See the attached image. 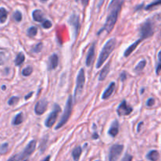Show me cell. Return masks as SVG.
I'll list each match as a JSON object with an SVG mask.
<instances>
[{"label": "cell", "instance_id": "obj_1", "mask_svg": "<svg viewBox=\"0 0 161 161\" xmlns=\"http://www.w3.org/2000/svg\"><path fill=\"white\" fill-rule=\"evenodd\" d=\"M124 0H111L110 5L108 6V16L107 18L106 23L104 24L101 30L98 33V35L100 34L103 31H107L108 33H111V30L114 29V25L116 24L117 19H118V14L121 10L122 6L123 4Z\"/></svg>", "mask_w": 161, "mask_h": 161}, {"label": "cell", "instance_id": "obj_2", "mask_svg": "<svg viewBox=\"0 0 161 161\" xmlns=\"http://www.w3.org/2000/svg\"><path fill=\"white\" fill-rule=\"evenodd\" d=\"M115 46H116V40L114 38H111V39L107 41V43L103 47L102 50L100 51V55H99V58H98L96 66V67L97 69H100V66L104 63V62L108 59L111 53L114 51Z\"/></svg>", "mask_w": 161, "mask_h": 161}, {"label": "cell", "instance_id": "obj_3", "mask_svg": "<svg viewBox=\"0 0 161 161\" xmlns=\"http://www.w3.org/2000/svg\"><path fill=\"white\" fill-rule=\"evenodd\" d=\"M72 108H73V96L69 95L68 97L66 103L65 109H64V113L62 115V118L58 123V125L55 127V130H59L61 127H63L64 125L68 122L69 117L71 115L72 113Z\"/></svg>", "mask_w": 161, "mask_h": 161}, {"label": "cell", "instance_id": "obj_4", "mask_svg": "<svg viewBox=\"0 0 161 161\" xmlns=\"http://www.w3.org/2000/svg\"><path fill=\"white\" fill-rule=\"evenodd\" d=\"M36 145H37V141L35 140H32L27 145V146L24 148V149L21 153L16 154V155L13 156L12 157H10V159L7 161H21L27 158L28 156L32 154L34 152L35 149H36Z\"/></svg>", "mask_w": 161, "mask_h": 161}, {"label": "cell", "instance_id": "obj_5", "mask_svg": "<svg viewBox=\"0 0 161 161\" xmlns=\"http://www.w3.org/2000/svg\"><path fill=\"white\" fill-rule=\"evenodd\" d=\"M85 82V70L84 69H81L78 72V77H77V82H76V88L74 89V98H77L79 95H81L83 91L84 85Z\"/></svg>", "mask_w": 161, "mask_h": 161}, {"label": "cell", "instance_id": "obj_6", "mask_svg": "<svg viewBox=\"0 0 161 161\" xmlns=\"http://www.w3.org/2000/svg\"><path fill=\"white\" fill-rule=\"evenodd\" d=\"M139 33H140V36H141V40L147 39V38L152 37L153 33H154V32H153V23L149 20L146 21L143 23V24H141V26L140 27Z\"/></svg>", "mask_w": 161, "mask_h": 161}, {"label": "cell", "instance_id": "obj_7", "mask_svg": "<svg viewBox=\"0 0 161 161\" xmlns=\"http://www.w3.org/2000/svg\"><path fill=\"white\" fill-rule=\"evenodd\" d=\"M61 111V108L59 106V104H55L54 105L53 110L51 112V114H49L47 118L45 121V126L48 128L51 127L55 123L57 118L59 116V112Z\"/></svg>", "mask_w": 161, "mask_h": 161}, {"label": "cell", "instance_id": "obj_8", "mask_svg": "<svg viewBox=\"0 0 161 161\" xmlns=\"http://www.w3.org/2000/svg\"><path fill=\"white\" fill-rule=\"evenodd\" d=\"M124 146L122 145H114L111 147L109 152V161H117L121 155Z\"/></svg>", "mask_w": 161, "mask_h": 161}, {"label": "cell", "instance_id": "obj_9", "mask_svg": "<svg viewBox=\"0 0 161 161\" xmlns=\"http://www.w3.org/2000/svg\"><path fill=\"white\" fill-rule=\"evenodd\" d=\"M133 111V108L127 104L126 100H122V102L118 105L117 108V114L118 116H126L130 114Z\"/></svg>", "mask_w": 161, "mask_h": 161}, {"label": "cell", "instance_id": "obj_10", "mask_svg": "<svg viewBox=\"0 0 161 161\" xmlns=\"http://www.w3.org/2000/svg\"><path fill=\"white\" fill-rule=\"evenodd\" d=\"M47 108V101L46 100H40L35 105L34 111L37 115H41L46 111Z\"/></svg>", "mask_w": 161, "mask_h": 161}, {"label": "cell", "instance_id": "obj_11", "mask_svg": "<svg viewBox=\"0 0 161 161\" xmlns=\"http://www.w3.org/2000/svg\"><path fill=\"white\" fill-rule=\"evenodd\" d=\"M68 22L70 25L73 27L74 31H75V36L77 37L79 32L80 27H81V24H80V18L79 16L77 14H73L70 16V18L68 20Z\"/></svg>", "mask_w": 161, "mask_h": 161}, {"label": "cell", "instance_id": "obj_12", "mask_svg": "<svg viewBox=\"0 0 161 161\" xmlns=\"http://www.w3.org/2000/svg\"><path fill=\"white\" fill-rule=\"evenodd\" d=\"M95 49H96V43H93L91 45L86 56L85 64L87 66H90L93 63V59L95 57Z\"/></svg>", "mask_w": 161, "mask_h": 161}, {"label": "cell", "instance_id": "obj_13", "mask_svg": "<svg viewBox=\"0 0 161 161\" xmlns=\"http://www.w3.org/2000/svg\"><path fill=\"white\" fill-rule=\"evenodd\" d=\"M59 65V57L56 54H53L49 57V64H48V69L50 70L51 69H55Z\"/></svg>", "mask_w": 161, "mask_h": 161}, {"label": "cell", "instance_id": "obj_14", "mask_svg": "<svg viewBox=\"0 0 161 161\" xmlns=\"http://www.w3.org/2000/svg\"><path fill=\"white\" fill-rule=\"evenodd\" d=\"M118 128H119V127H118V121L114 120L111 123V126L110 129L108 130V134L113 137H116L117 134H118Z\"/></svg>", "mask_w": 161, "mask_h": 161}, {"label": "cell", "instance_id": "obj_15", "mask_svg": "<svg viewBox=\"0 0 161 161\" xmlns=\"http://www.w3.org/2000/svg\"><path fill=\"white\" fill-rule=\"evenodd\" d=\"M114 88H115V83H114V82H111V83L109 85V86L108 87V89H107L104 92V93H103L102 95L103 100H106V99L110 97V96L112 95L113 92H114Z\"/></svg>", "mask_w": 161, "mask_h": 161}, {"label": "cell", "instance_id": "obj_16", "mask_svg": "<svg viewBox=\"0 0 161 161\" xmlns=\"http://www.w3.org/2000/svg\"><path fill=\"white\" fill-rule=\"evenodd\" d=\"M141 41H142V40L139 39V40H137L135 41L134 43H133V44H131L130 46V47H129L128 48H127V50L125 51V52H124V56H125V57H128L129 55H130V54L132 53L133 51H134L135 49L137 48V47L138 46L139 44H140V43H141Z\"/></svg>", "mask_w": 161, "mask_h": 161}, {"label": "cell", "instance_id": "obj_17", "mask_svg": "<svg viewBox=\"0 0 161 161\" xmlns=\"http://www.w3.org/2000/svg\"><path fill=\"white\" fill-rule=\"evenodd\" d=\"M109 71H110V63L106 64V66L100 70V73H99V81H101V82L104 81L107 78Z\"/></svg>", "mask_w": 161, "mask_h": 161}, {"label": "cell", "instance_id": "obj_18", "mask_svg": "<svg viewBox=\"0 0 161 161\" xmlns=\"http://www.w3.org/2000/svg\"><path fill=\"white\" fill-rule=\"evenodd\" d=\"M33 20L37 21V22H43L44 21L43 14L40 10H35L33 12Z\"/></svg>", "mask_w": 161, "mask_h": 161}, {"label": "cell", "instance_id": "obj_19", "mask_svg": "<svg viewBox=\"0 0 161 161\" xmlns=\"http://www.w3.org/2000/svg\"><path fill=\"white\" fill-rule=\"evenodd\" d=\"M147 159L151 161H157L159 158V154L156 150H152L146 156Z\"/></svg>", "mask_w": 161, "mask_h": 161}, {"label": "cell", "instance_id": "obj_20", "mask_svg": "<svg viewBox=\"0 0 161 161\" xmlns=\"http://www.w3.org/2000/svg\"><path fill=\"white\" fill-rule=\"evenodd\" d=\"M82 153V149L81 146L76 147L75 149H73V152H72V156H73V159L74 161H79L80 156H81V154Z\"/></svg>", "mask_w": 161, "mask_h": 161}, {"label": "cell", "instance_id": "obj_21", "mask_svg": "<svg viewBox=\"0 0 161 161\" xmlns=\"http://www.w3.org/2000/svg\"><path fill=\"white\" fill-rule=\"evenodd\" d=\"M7 16H8V12L3 7L0 8V23H4L7 19Z\"/></svg>", "mask_w": 161, "mask_h": 161}, {"label": "cell", "instance_id": "obj_22", "mask_svg": "<svg viewBox=\"0 0 161 161\" xmlns=\"http://www.w3.org/2000/svg\"><path fill=\"white\" fill-rule=\"evenodd\" d=\"M23 120H24V118H23V114L21 112L19 113V114H17L16 116L14 117L12 123L13 125H15V126H17V125H20L21 123H22Z\"/></svg>", "mask_w": 161, "mask_h": 161}, {"label": "cell", "instance_id": "obj_23", "mask_svg": "<svg viewBox=\"0 0 161 161\" xmlns=\"http://www.w3.org/2000/svg\"><path fill=\"white\" fill-rule=\"evenodd\" d=\"M24 59H25V57H24V55H23L22 53H19L18 55H17L16 59H15V65L16 66H21V64L24 63Z\"/></svg>", "mask_w": 161, "mask_h": 161}, {"label": "cell", "instance_id": "obj_24", "mask_svg": "<svg viewBox=\"0 0 161 161\" xmlns=\"http://www.w3.org/2000/svg\"><path fill=\"white\" fill-rule=\"evenodd\" d=\"M146 66V61L145 60H141L138 64H137L134 68V71L135 72H141L142 71L144 68Z\"/></svg>", "mask_w": 161, "mask_h": 161}, {"label": "cell", "instance_id": "obj_25", "mask_svg": "<svg viewBox=\"0 0 161 161\" xmlns=\"http://www.w3.org/2000/svg\"><path fill=\"white\" fill-rule=\"evenodd\" d=\"M33 71V67H32L31 66H26L24 69H23L21 73H22V75L24 76V77H29V76H30V74H32Z\"/></svg>", "mask_w": 161, "mask_h": 161}, {"label": "cell", "instance_id": "obj_26", "mask_svg": "<svg viewBox=\"0 0 161 161\" xmlns=\"http://www.w3.org/2000/svg\"><path fill=\"white\" fill-rule=\"evenodd\" d=\"M37 28L36 26H32L30 27L29 29H28V32H27V34L29 37H35L36 35L37 34Z\"/></svg>", "mask_w": 161, "mask_h": 161}, {"label": "cell", "instance_id": "obj_27", "mask_svg": "<svg viewBox=\"0 0 161 161\" xmlns=\"http://www.w3.org/2000/svg\"><path fill=\"white\" fill-rule=\"evenodd\" d=\"M159 5H161V0H155L154 2H153L152 3L148 5V6L145 7V10H151V9L154 8V7H156V6H159Z\"/></svg>", "mask_w": 161, "mask_h": 161}, {"label": "cell", "instance_id": "obj_28", "mask_svg": "<svg viewBox=\"0 0 161 161\" xmlns=\"http://www.w3.org/2000/svg\"><path fill=\"white\" fill-rule=\"evenodd\" d=\"M42 49H43V43H42V42H40V43H38L35 46L33 51L34 53H39V52H40Z\"/></svg>", "mask_w": 161, "mask_h": 161}, {"label": "cell", "instance_id": "obj_29", "mask_svg": "<svg viewBox=\"0 0 161 161\" xmlns=\"http://www.w3.org/2000/svg\"><path fill=\"white\" fill-rule=\"evenodd\" d=\"M8 143H4V144L0 145V154H4V153H6V152H7V150H8Z\"/></svg>", "mask_w": 161, "mask_h": 161}, {"label": "cell", "instance_id": "obj_30", "mask_svg": "<svg viewBox=\"0 0 161 161\" xmlns=\"http://www.w3.org/2000/svg\"><path fill=\"white\" fill-rule=\"evenodd\" d=\"M14 20L16 21L20 22L21 19H22V14H21V13L20 11H18V10H17L16 12L14 14Z\"/></svg>", "mask_w": 161, "mask_h": 161}, {"label": "cell", "instance_id": "obj_31", "mask_svg": "<svg viewBox=\"0 0 161 161\" xmlns=\"http://www.w3.org/2000/svg\"><path fill=\"white\" fill-rule=\"evenodd\" d=\"M42 26H43V29H51V27H52V23L49 20H44L43 22H42Z\"/></svg>", "mask_w": 161, "mask_h": 161}, {"label": "cell", "instance_id": "obj_32", "mask_svg": "<svg viewBox=\"0 0 161 161\" xmlns=\"http://www.w3.org/2000/svg\"><path fill=\"white\" fill-rule=\"evenodd\" d=\"M19 100V98L17 97V96H13V97H11L9 100L8 101V104L9 105H10V106H13V105H14V104H16L18 102Z\"/></svg>", "mask_w": 161, "mask_h": 161}, {"label": "cell", "instance_id": "obj_33", "mask_svg": "<svg viewBox=\"0 0 161 161\" xmlns=\"http://www.w3.org/2000/svg\"><path fill=\"white\" fill-rule=\"evenodd\" d=\"M132 159H133L132 156L128 154V153H127V154L125 155V156L122 158V161H132Z\"/></svg>", "mask_w": 161, "mask_h": 161}, {"label": "cell", "instance_id": "obj_34", "mask_svg": "<svg viewBox=\"0 0 161 161\" xmlns=\"http://www.w3.org/2000/svg\"><path fill=\"white\" fill-rule=\"evenodd\" d=\"M154 104H155V100H154L153 98H149L148 101H147L146 105L148 107H152L154 105Z\"/></svg>", "mask_w": 161, "mask_h": 161}, {"label": "cell", "instance_id": "obj_35", "mask_svg": "<svg viewBox=\"0 0 161 161\" xmlns=\"http://www.w3.org/2000/svg\"><path fill=\"white\" fill-rule=\"evenodd\" d=\"M5 62V54L0 51V66L3 65Z\"/></svg>", "mask_w": 161, "mask_h": 161}, {"label": "cell", "instance_id": "obj_36", "mask_svg": "<svg viewBox=\"0 0 161 161\" xmlns=\"http://www.w3.org/2000/svg\"><path fill=\"white\" fill-rule=\"evenodd\" d=\"M120 79L122 82H124L125 80L127 79V73L126 72H122L120 74Z\"/></svg>", "mask_w": 161, "mask_h": 161}, {"label": "cell", "instance_id": "obj_37", "mask_svg": "<svg viewBox=\"0 0 161 161\" xmlns=\"http://www.w3.org/2000/svg\"><path fill=\"white\" fill-rule=\"evenodd\" d=\"M161 71V63H159L158 65H157L156 66V74H159V72Z\"/></svg>", "mask_w": 161, "mask_h": 161}, {"label": "cell", "instance_id": "obj_38", "mask_svg": "<svg viewBox=\"0 0 161 161\" xmlns=\"http://www.w3.org/2000/svg\"><path fill=\"white\" fill-rule=\"evenodd\" d=\"M33 92H29V94H28V95H26V96H24V99H25V100H29V98L30 97H32V96H33Z\"/></svg>", "mask_w": 161, "mask_h": 161}, {"label": "cell", "instance_id": "obj_39", "mask_svg": "<svg viewBox=\"0 0 161 161\" xmlns=\"http://www.w3.org/2000/svg\"><path fill=\"white\" fill-rule=\"evenodd\" d=\"M143 125V122H139L138 125H137V133L140 132V130H141V126Z\"/></svg>", "mask_w": 161, "mask_h": 161}, {"label": "cell", "instance_id": "obj_40", "mask_svg": "<svg viewBox=\"0 0 161 161\" xmlns=\"http://www.w3.org/2000/svg\"><path fill=\"white\" fill-rule=\"evenodd\" d=\"M89 0H82V4H83L85 6H87V5H88V3H89Z\"/></svg>", "mask_w": 161, "mask_h": 161}, {"label": "cell", "instance_id": "obj_41", "mask_svg": "<svg viewBox=\"0 0 161 161\" xmlns=\"http://www.w3.org/2000/svg\"><path fill=\"white\" fill-rule=\"evenodd\" d=\"M92 138L96 139H96L99 138V135H98L97 133H94L93 135H92Z\"/></svg>", "mask_w": 161, "mask_h": 161}, {"label": "cell", "instance_id": "obj_42", "mask_svg": "<svg viewBox=\"0 0 161 161\" xmlns=\"http://www.w3.org/2000/svg\"><path fill=\"white\" fill-rule=\"evenodd\" d=\"M50 159H51V156H47L42 161H50Z\"/></svg>", "mask_w": 161, "mask_h": 161}, {"label": "cell", "instance_id": "obj_43", "mask_svg": "<svg viewBox=\"0 0 161 161\" xmlns=\"http://www.w3.org/2000/svg\"><path fill=\"white\" fill-rule=\"evenodd\" d=\"M158 59H159V63H161V51L158 53Z\"/></svg>", "mask_w": 161, "mask_h": 161}, {"label": "cell", "instance_id": "obj_44", "mask_svg": "<svg viewBox=\"0 0 161 161\" xmlns=\"http://www.w3.org/2000/svg\"><path fill=\"white\" fill-rule=\"evenodd\" d=\"M142 6H143V4H141V6H137V8L135 9V10H140V9H141V7H142Z\"/></svg>", "mask_w": 161, "mask_h": 161}, {"label": "cell", "instance_id": "obj_45", "mask_svg": "<svg viewBox=\"0 0 161 161\" xmlns=\"http://www.w3.org/2000/svg\"><path fill=\"white\" fill-rule=\"evenodd\" d=\"M6 85H2V89H3V90H5V89H6Z\"/></svg>", "mask_w": 161, "mask_h": 161}, {"label": "cell", "instance_id": "obj_46", "mask_svg": "<svg viewBox=\"0 0 161 161\" xmlns=\"http://www.w3.org/2000/svg\"><path fill=\"white\" fill-rule=\"evenodd\" d=\"M42 1H44L45 2V1H47V0H42Z\"/></svg>", "mask_w": 161, "mask_h": 161}, {"label": "cell", "instance_id": "obj_47", "mask_svg": "<svg viewBox=\"0 0 161 161\" xmlns=\"http://www.w3.org/2000/svg\"><path fill=\"white\" fill-rule=\"evenodd\" d=\"M24 161H29V160H28V159H25V160H24Z\"/></svg>", "mask_w": 161, "mask_h": 161}, {"label": "cell", "instance_id": "obj_48", "mask_svg": "<svg viewBox=\"0 0 161 161\" xmlns=\"http://www.w3.org/2000/svg\"><path fill=\"white\" fill-rule=\"evenodd\" d=\"M96 161H98V160H96Z\"/></svg>", "mask_w": 161, "mask_h": 161}]
</instances>
